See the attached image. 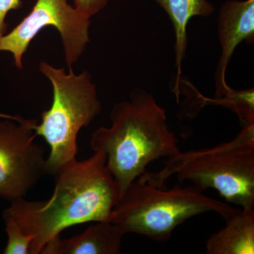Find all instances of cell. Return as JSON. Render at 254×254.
Masks as SVG:
<instances>
[{
    "instance_id": "277c9868",
    "label": "cell",
    "mask_w": 254,
    "mask_h": 254,
    "mask_svg": "<svg viewBox=\"0 0 254 254\" xmlns=\"http://www.w3.org/2000/svg\"><path fill=\"white\" fill-rule=\"evenodd\" d=\"M224 202L205 195L193 185L158 187L134 180L113 209L110 222L125 234L143 235L166 242L178 225L207 212L227 220L239 211Z\"/></svg>"
},
{
    "instance_id": "9c48e42d",
    "label": "cell",
    "mask_w": 254,
    "mask_h": 254,
    "mask_svg": "<svg viewBox=\"0 0 254 254\" xmlns=\"http://www.w3.org/2000/svg\"><path fill=\"white\" fill-rule=\"evenodd\" d=\"M80 235L68 239L55 237L42 254H119L125 232L110 221L95 222Z\"/></svg>"
},
{
    "instance_id": "6da1fadb",
    "label": "cell",
    "mask_w": 254,
    "mask_h": 254,
    "mask_svg": "<svg viewBox=\"0 0 254 254\" xmlns=\"http://www.w3.org/2000/svg\"><path fill=\"white\" fill-rule=\"evenodd\" d=\"M55 177V190L50 198L41 201L23 198L11 200V206L3 215L14 219L23 231L33 237L30 254H41L50 240L68 227L110 221L120 199L104 151H95L83 161L75 160Z\"/></svg>"
},
{
    "instance_id": "4fadbf2b",
    "label": "cell",
    "mask_w": 254,
    "mask_h": 254,
    "mask_svg": "<svg viewBox=\"0 0 254 254\" xmlns=\"http://www.w3.org/2000/svg\"><path fill=\"white\" fill-rule=\"evenodd\" d=\"M6 225L8 242L3 254H30L33 237L23 231L21 227L11 217L3 215Z\"/></svg>"
},
{
    "instance_id": "ba28073f",
    "label": "cell",
    "mask_w": 254,
    "mask_h": 254,
    "mask_svg": "<svg viewBox=\"0 0 254 254\" xmlns=\"http://www.w3.org/2000/svg\"><path fill=\"white\" fill-rule=\"evenodd\" d=\"M218 36L222 51L215 76L218 99L232 90L225 75L237 46L242 41H254V0H230L222 4L219 13Z\"/></svg>"
},
{
    "instance_id": "52a82bcc",
    "label": "cell",
    "mask_w": 254,
    "mask_h": 254,
    "mask_svg": "<svg viewBox=\"0 0 254 254\" xmlns=\"http://www.w3.org/2000/svg\"><path fill=\"white\" fill-rule=\"evenodd\" d=\"M0 197L23 198L47 174L45 147L35 142V120L0 113Z\"/></svg>"
},
{
    "instance_id": "9a60e30c",
    "label": "cell",
    "mask_w": 254,
    "mask_h": 254,
    "mask_svg": "<svg viewBox=\"0 0 254 254\" xmlns=\"http://www.w3.org/2000/svg\"><path fill=\"white\" fill-rule=\"evenodd\" d=\"M21 6V0H0V37L4 36L7 29V23L5 21L6 15L11 10L20 9Z\"/></svg>"
},
{
    "instance_id": "3957f363",
    "label": "cell",
    "mask_w": 254,
    "mask_h": 254,
    "mask_svg": "<svg viewBox=\"0 0 254 254\" xmlns=\"http://www.w3.org/2000/svg\"><path fill=\"white\" fill-rule=\"evenodd\" d=\"M198 190H218L225 200L242 208L254 205V122L244 125L232 141L210 148L190 150L170 157L157 173L138 177L155 187H165L172 175Z\"/></svg>"
},
{
    "instance_id": "7c38bea8",
    "label": "cell",
    "mask_w": 254,
    "mask_h": 254,
    "mask_svg": "<svg viewBox=\"0 0 254 254\" xmlns=\"http://www.w3.org/2000/svg\"><path fill=\"white\" fill-rule=\"evenodd\" d=\"M254 89L237 91L232 88L226 95L218 98L220 105L233 110L244 125L254 122Z\"/></svg>"
},
{
    "instance_id": "30bf717a",
    "label": "cell",
    "mask_w": 254,
    "mask_h": 254,
    "mask_svg": "<svg viewBox=\"0 0 254 254\" xmlns=\"http://www.w3.org/2000/svg\"><path fill=\"white\" fill-rule=\"evenodd\" d=\"M225 221V226L207 240L206 254H254V208H242Z\"/></svg>"
},
{
    "instance_id": "5bb4252c",
    "label": "cell",
    "mask_w": 254,
    "mask_h": 254,
    "mask_svg": "<svg viewBox=\"0 0 254 254\" xmlns=\"http://www.w3.org/2000/svg\"><path fill=\"white\" fill-rule=\"evenodd\" d=\"M110 0H73L74 7L81 14L91 18L104 9Z\"/></svg>"
},
{
    "instance_id": "8fae6325",
    "label": "cell",
    "mask_w": 254,
    "mask_h": 254,
    "mask_svg": "<svg viewBox=\"0 0 254 254\" xmlns=\"http://www.w3.org/2000/svg\"><path fill=\"white\" fill-rule=\"evenodd\" d=\"M170 16L175 32V54H176L177 79L174 93L177 98L180 95V83L182 75V64L185 58L187 43V25L194 16H209L215 8L207 0H154Z\"/></svg>"
},
{
    "instance_id": "5b68a950",
    "label": "cell",
    "mask_w": 254,
    "mask_h": 254,
    "mask_svg": "<svg viewBox=\"0 0 254 254\" xmlns=\"http://www.w3.org/2000/svg\"><path fill=\"white\" fill-rule=\"evenodd\" d=\"M38 68L51 83L53 100L50 109L42 113L41 125L36 122L33 128L36 136H43L50 145L47 174L55 175L76 160L78 132L101 113L102 105L96 86L87 70L79 74L72 69L66 73L65 68L43 61Z\"/></svg>"
},
{
    "instance_id": "8992f818",
    "label": "cell",
    "mask_w": 254,
    "mask_h": 254,
    "mask_svg": "<svg viewBox=\"0 0 254 254\" xmlns=\"http://www.w3.org/2000/svg\"><path fill=\"white\" fill-rule=\"evenodd\" d=\"M90 18L68 4L67 0H37L30 14L7 34L0 37V52L13 55L14 64L23 68V55L43 28L54 26L59 31L68 69L76 63L90 42Z\"/></svg>"
},
{
    "instance_id": "7a4b0ae2",
    "label": "cell",
    "mask_w": 254,
    "mask_h": 254,
    "mask_svg": "<svg viewBox=\"0 0 254 254\" xmlns=\"http://www.w3.org/2000/svg\"><path fill=\"white\" fill-rule=\"evenodd\" d=\"M110 127H100L90 144L93 151H104L107 167L122 198L127 189L146 173L148 164L180 153L178 138L167 123L166 111L150 93L135 88L128 100L114 105Z\"/></svg>"
}]
</instances>
